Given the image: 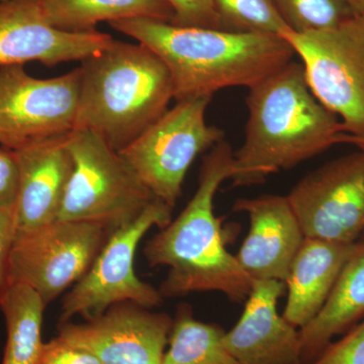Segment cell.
Returning <instances> with one entry per match:
<instances>
[{
    "instance_id": "24",
    "label": "cell",
    "mask_w": 364,
    "mask_h": 364,
    "mask_svg": "<svg viewBox=\"0 0 364 364\" xmlns=\"http://www.w3.org/2000/svg\"><path fill=\"white\" fill-rule=\"evenodd\" d=\"M309 364H364V318Z\"/></svg>"
},
{
    "instance_id": "26",
    "label": "cell",
    "mask_w": 364,
    "mask_h": 364,
    "mask_svg": "<svg viewBox=\"0 0 364 364\" xmlns=\"http://www.w3.org/2000/svg\"><path fill=\"white\" fill-rule=\"evenodd\" d=\"M20 191V170L14 150L0 146V208L16 210Z\"/></svg>"
},
{
    "instance_id": "15",
    "label": "cell",
    "mask_w": 364,
    "mask_h": 364,
    "mask_svg": "<svg viewBox=\"0 0 364 364\" xmlns=\"http://www.w3.org/2000/svg\"><path fill=\"white\" fill-rule=\"evenodd\" d=\"M287 291L279 280H254L237 324L225 333L228 350L238 364H304L298 328L280 315Z\"/></svg>"
},
{
    "instance_id": "13",
    "label": "cell",
    "mask_w": 364,
    "mask_h": 364,
    "mask_svg": "<svg viewBox=\"0 0 364 364\" xmlns=\"http://www.w3.org/2000/svg\"><path fill=\"white\" fill-rule=\"evenodd\" d=\"M109 33H69L50 25L42 0L0 1V68L37 61L53 67L81 61L112 44Z\"/></svg>"
},
{
    "instance_id": "32",
    "label": "cell",
    "mask_w": 364,
    "mask_h": 364,
    "mask_svg": "<svg viewBox=\"0 0 364 364\" xmlns=\"http://www.w3.org/2000/svg\"><path fill=\"white\" fill-rule=\"evenodd\" d=\"M363 236H364V235H363Z\"/></svg>"
},
{
    "instance_id": "5",
    "label": "cell",
    "mask_w": 364,
    "mask_h": 364,
    "mask_svg": "<svg viewBox=\"0 0 364 364\" xmlns=\"http://www.w3.org/2000/svg\"><path fill=\"white\" fill-rule=\"evenodd\" d=\"M67 144L74 169L57 220L100 225L112 234L136 220L156 198L97 134L75 130Z\"/></svg>"
},
{
    "instance_id": "28",
    "label": "cell",
    "mask_w": 364,
    "mask_h": 364,
    "mask_svg": "<svg viewBox=\"0 0 364 364\" xmlns=\"http://www.w3.org/2000/svg\"><path fill=\"white\" fill-rule=\"evenodd\" d=\"M16 234L14 212L0 208V299L11 286L9 261Z\"/></svg>"
},
{
    "instance_id": "2",
    "label": "cell",
    "mask_w": 364,
    "mask_h": 364,
    "mask_svg": "<svg viewBox=\"0 0 364 364\" xmlns=\"http://www.w3.org/2000/svg\"><path fill=\"white\" fill-rule=\"evenodd\" d=\"M245 139L233 153L234 186L262 183L340 144L341 122L313 95L303 64L291 61L249 88Z\"/></svg>"
},
{
    "instance_id": "1",
    "label": "cell",
    "mask_w": 364,
    "mask_h": 364,
    "mask_svg": "<svg viewBox=\"0 0 364 364\" xmlns=\"http://www.w3.org/2000/svg\"><path fill=\"white\" fill-rule=\"evenodd\" d=\"M152 50L170 72L176 102L212 98L225 88H251L294 61L279 35L181 26L150 18L109 23Z\"/></svg>"
},
{
    "instance_id": "9",
    "label": "cell",
    "mask_w": 364,
    "mask_h": 364,
    "mask_svg": "<svg viewBox=\"0 0 364 364\" xmlns=\"http://www.w3.org/2000/svg\"><path fill=\"white\" fill-rule=\"evenodd\" d=\"M109 235L100 225L61 220L16 232L9 282L31 287L48 306L85 277Z\"/></svg>"
},
{
    "instance_id": "12",
    "label": "cell",
    "mask_w": 364,
    "mask_h": 364,
    "mask_svg": "<svg viewBox=\"0 0 364 364\" xmlns=\"http://www.w3.org/2000/svg\"><path fill=\"white\" fill-rule=\"evenodd\" d=\"M172 325L168 314L124 301L85 323H61L57 337L102 364H162Z\"/></svg>"
},
{
    "instance_id": "25",
    "label": "cell",
    "mask_w": 364,
    "mask_h": 364,
    "mask_svg": "<svg viewBox=\"0 0 364 364\" xmlns=\"http://www.w3.org/2000/svg\"><path fill=\"white\" fill-rule=\"evenodd\" d=\"M173 7V21L181 26L223 30L214 0H167Z\"/></svg>"
},
{
    "instance_id": "30",
    "label": "cell",
    "mask_w": 364,
    "mask_h": 364,
    "mask_svg": "<svg viewBox=\"0 0 364 364\" xmlns=\"http://www.w3.org/2000/svg\"><path fill=\"white\" fill-rule=\"evenodd\" d=\"M354 16H364V0H345Z\"/></svg>"
},
{
    "instance_id": "17",
    "label": "cell",
    "mask_w": 364,
    "mask_h": 364,
    "mask_svg": "<svg viewBox=\"0 0 364 364\" xmlns=\"http://www.w3.org/2000/svg\"><path fill=\"white\" fill-rule=\"evenodd\" d=\"M355 245L306 237L284 282L287 299L282 316L289 324L301 329L317 316Z\"/></svg>"
},
{
    "instance_id": "22",
    "label": "cell",
    "mask_w": 364,
    "mask_h": 364,
    "mask_svg": "<svg viewBox=\"0 0 364 364\" xmlns=\"http://www.w3.org/2000/svg\"><path fill=\"white\" fill-rule=\"evenodd\" d=\"M223 30L282 36L289 31L272 0H214Z\"/></svg>"
},
{
    "instance_id": "11",
    "label": "cell",
    "mask_w": 364,
    "mask_h": 364,
    "mask_svg": "<svg viewBox=\"0 0 364 364\" xmlns=\"http://www.w3.org/2000/svg\"><path fill=\"white\" fill-rule=\"evenodd\" d=\"M287 196L306 237L356 243L364 235V151L326 163Z\"/></svg>"
},
{
    "instance_id": "7",
    "label": "cell",
    "mask_w": 364,
    "mask_h": 364,
    "mask_svg": "<svg viewBox=\"0 0 364 364\" xmlns=\"http://www.w3.org/2000/svg\"><path fill=\"white\" fill-rule=\"evenodd\" d=\"M210 97L179 100L134 142L119 151L153 196L173 208L196 158L225 138L205 121Z\"/></svg>"
},
{
    "instance_id": "20",
    "label": "cell",
    "mask_w": 364,
    "mask_h": 364,
    "mask_svg": "<svg viewBox=\"0 0 364 364\" xmlns=\"http://www.w3.org/2000/svg\"><path fill=\"white\" fill-rule=\"evenodd\" d=\"M39 294L28 286L11 284L0 299L6 327L1 364H39L46 309Z\"/></svg>"
},
{
    "instance_id": "29",
    "label": "cell",
    "mask_w": 364,
    "mask_h": 364,
    "mask_svg": "<svg viewBox=\"0 0 364 364\" xmlns=\"http://www.w3.org/2000/svg\"><path fill=\"white\" fill-rule=\"evenodd\" d=\"M340 144H350L355 146L358 150L364 151V136H350L344 133L340 139Z\"/></svg>"
},
{
    "instance_id": "23",
    "label": "cell",
    "mask_w": 364,
    "mask_h": 364,
    "mask_svg": "<svg viewBox=\"0 0 364 364\" xmlns=\"http://www.w3.org/2000/svg\"><path fill=\"white\" fill-rule=\"evenodd\" d=\"M294 33L332 28L354 16L345 0H272Z\"/></svg>"
},
{
    "instance_id": "16",
    "label": "cell",
    "mask_w": 364,
    "mask_h": 364,
    "mask_svg": "<svg viewBox=\"0 0 364 364\" xmlns=\"http://www.w3.org/2000/svg\"><path fill=\"white\" fill-rule=\"evenodd\" d=\"M68 135L14 150L20 170L16 232L56 221L74 169Z\"/></svg>"
},
{
    "instance_id": "4",
    "label": "cell",
    "mask_w": 364,
    "mask_h": 364,
    "mask_svg": "<svg viewBox=\"0 0 364 364\" xmlns=\"http://www.w3.org/2000/svg\"><path fill=\"white\" fill-rule=\"evenodd\" d=\"M81 63L75 130L93 132L119 152L168 111L170 72L146 46L114 40Z\"/></svg>"
},
{
    "instance_id": "19",
    "label": "cell",
    "mask_w": 364,
    "mask_h": 364,
    "mask_svg": "<svg viewBox=\"0 0 364 364\" xmlns=\"http://www.w3.org/2000/svg\"><path fill=\"white\" fill-rule=\"evenodd\" d=\"M50 25L69 33H91L102 21L150 18L172 23L174 9L167 0H42Z\"/></svg>"
},
{
    "instance_id": "8",
    "label": "cell",
    "mask_w": 364,
    "mask_h": 364,
    "mask_svg": "<svg viewBox=\"0 0 364 364\" xmlns=\"http://www.w3.org/2000/svg\"><path fill=\"white\" fill-rule=\"evenodd\" d=\"M171 220L172 208L155 198L136 220L112 232L90 270L64 296L59 324L77 315L91 320L124 301L146 309L159 306L164 299L159 289L136 277L134 259L151 228L163 229Z\"/></svg>"
},
{
    "instance_id": "3",
    "label": "cell",
    "mask_w": 364,
    "mask_h": 364,
    "mask_svg": "<svg viewBox=\"0 0 364 364\" xmlns=\"http://www.w3.org/2000/svg\"><path fill=\"white\" fill-rule=\"evenodd\" d=\"M233 153L225 140L208 151L195 195L144 247L151 267H169L158 289L163 299L218 291L242 303L250 294L253 280L228 251L221 220L214 212L215 193L233 172Z\"/></svg>"
},
{
    "instance_id": "21",
    "label": "cell",
    "mask_w": 364,
    "mask_h": 364,
    "mask_svg": "<svg viewBox=\"0 0 364 364\" xmlns=\"http://www.w3.org/2000/svg\"><path fill=\"white\" fill-rule=\"evenodd\" d=\"M225 332L215 324L200 322L188 304L177 308L162 364H238L225 344Z\"/></svg>"
},
{
    "instance_id": "31",
    "label": "cell",
    "mask_w": 364,
    "mask_h": 364,
    "mask_svg": "<svg viewBox=\"0 0 364 364\" xmlns=\"http://www.w3.org/2000/svg\"><path fill=\"white\" fill-rule=\"evenodd\" d=\"M0 1H1V0H0Z\"/></svg>"
},
{
    "instance_id": "27",
    "label": "cell",
    "mask_w": 364,
    "mask_h": 364,
    "mask_svg": "<svg viewBox=\"0 0 364 364\" xmlns=\"http://www.w3.org/2000/svg\"><path fill=\"white\" fill-rule=\"evenodd\" d=\"M39 364H102L90 352L76 348L58 338L45 342Z\"/></svg>"
},
{
    "instance_id": "18",
    "label": "cell",
    "mask_w": 364,
    "mask_h": 364,
    "mask_svg": "<svg viewBox=\"0 0 364 364\" xmlns=\"http://www.w3.org/2000/svg\"><path fill=\"white\" fill-rule=\"evenodd\" d=\"M364 318V236L345 263L331 294L312 321L299 329L304 364L312 363L335 336Z\"/></svg>"
},
{
    "instance_id": "10",
    "label": "cell",
    "mask_w": 364,
    "mask_h": 364,
    "mask_svg": "<svg viewBox=\"0 0 364 364\" xmlns=\"http://www.w3.org/2000/svg\"><path fill=\"white\" fill-rule=\"evenodd\" d=\"M80 68L40 79L25 65L0 68V146L18 150L75 130Z\"/></svg>"
},
{
    "instance_id": "14",
    "label": "cell",
    "mask_w": 364,
    "mask_h": 364,
    "mask_svg": "<svg viewBox=\"0 0 364 364\" xmlns=\"http://www.w3.org/2000/svg\"><path fill=\"white\" fill-rule=\"evenodd\" d=\"M235 212L247 214L249 231L236 259L253 280L286 282L291 263L306 236L287 196L263 195L239 198Z\"/></svg>"
},
{
    "instance_id": "6",
    "label": "cell",
    "mask_w": 364,
    "mask_h": 364,
    "mask_svg": "<svg viewBox=\"0 0 364 364\" xmlns=\"http://www.w3.org/2000/svg\"><path fill=\"white\" fill-rule=\"evenodd\" d=\"M282 37L301 59L313 95L338 117L344 133L364 136V16Z\"/></svg>"
}]
</instances>
